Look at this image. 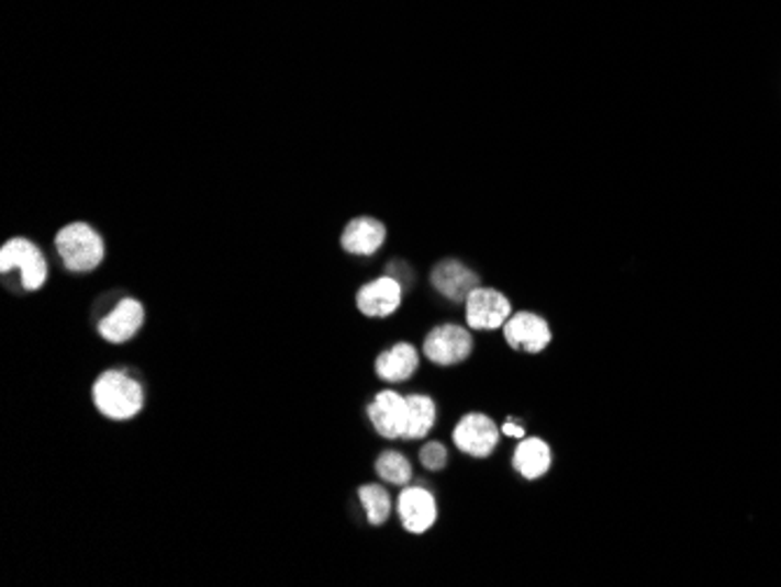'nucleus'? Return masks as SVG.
Listing matches in <instances>:
<instances>
[{
  "mask_svg": "<svg viewBox=\"0 0 781 587\" xmlns=\"http://www.w3.org/2000/svg\"><path fill=\"white\" fill-rule=\"evenodd\" d=\"M92 394L99 413L108 419H118V421L136 417L145 405L143 386L120 370L103 372V375L97 380Z\"/></svg>",
  "mask_w": 781,
  "mask_h": 587,
  "instance_id": "obj_1",
  "label": "nucleus"
},
{
  "mask_svg": "<svg viewBox=\"0 0 781 587\" xmlns=\"http://www.w3.org/2000/svg\"><path fill=\"white\" fill-rule=\"evenodd\" d=\"M387 241V227L381 221L360 216L354 218L342 235V248L352 256H372Z\"/></svg>",
  "mask_w": 781,
  "mask_h": 587,
  "instance_id": "obj_13",
  "label": "nucleus"
},
{
  "mask_svg": "<svg viewBox=\"0 0 781 587\" xmlns=\"http://www.w3.org/2000/svg\"><path fill=\"white\" fill-rule=\"evenodd\" d=\"M501 429L494 424V419H489L487 415L470 413L466 415L457 429H454V444L470 456L482 459L489 456L499 444Z\"/></svg>",
  "mask_w": 781,
  "mask_h": 587,
  "instance_id": "obj_6",
  "label": "nucleus"
},
{
  "mask_svg": "<svg viewBox=\"0 0 781 587\" xmlns=\"http://www.w3.org/2000/svg\"><path fill=\"white\" fill-rule=\"evenodd\" d=\"M143 318H145V312H143L141 302L126 297L103 318L101 326H99V332H101L103 340L113 342V345H122L126 340H132V337L141 330Z\"/></svg>",
  "mask_w": 781,
  "mask_h": 587,
  "instance_id": "obj_12",
  "label": "nucleus"
},
{
  "mask_svg": "<svg viewBox=\"0 0 781 587\" xmlns=\"http://www.w3.org/2000/svg\"><path fill=\"white\" fill-rule=\"evenodd\" d=\"M513 466L524 479H538L553 466L550 444L540 438H522L513 454Z\"/></svg>",
  "mask_w": 781,
  "mask_h": 587,
  "instance_id": "obj_15",
  "label": "nucleus"
},
{
  "mask_svg": "<svg viewBox=\"0 0 781 587\" xmlns=\"http://www.w3.org/2000/svg\"><path fill=\"white\" fill-rule=\"evenodd\" d=\"M377 475L389 485H408L412 477V464L401 452H384L377 459Z\"/></svg>",
  "mask_w": 781,
  "mask_h": 587,
  "instance_id": "obj_18",
  "label": "nucleus"
},
{
  "mask_svg": "<svg viewBox=\"0 0 781 587\" xmlns=\"http://www.w3.org/2000/svg\"><path fill=\"white\" fill-rule=\"evenodd\" d=\"M54 246H57V253L70 272H92L105 256L101 235L87 223H70L62 227Z\"/></svg>",
  "mask_w": 781,
  "mask_h": 587,
  "instance_id": "obj_2",
  "label": "nucleus"
},
{
  "mask_svg": "<svg viewBox=\"0 0 781 587\" xmlns=\"http://www.w3.org/2000/svg\"><path fill=\"white\" fill-rule=\"evenodd\" d=\"M403 302V283L395 276L387 274L366 283L356 295L358 309L370 318H384L391 316Z\"/></svg>",
  "mask_w": 781,
  "mask_h": 587,
  "instance_id": "obj_8",
  "label": "nucleus"
},
{
  "mask_svg": "<svg viewBox=\"0 0 781 587\" xmlns=\"http://www.w3.org/2000/svg\"><path fill=\"white\" fill-rule=\"evenodd\" d=\"M14 267L22 272V283L26 291L43 289V283L47 281V260L33 241L24 237L5 241L3 251H0V270L10 272Z\"/></svg>",
  "mask_w": 781,
  "mask_h": 587,
  "instance_id": "obj_3",
  "label": "nucleus"
},
{
  "mask_svg": "<svg viewBox=\"0 0 781 587\" xmlns=\"http://www.w3.org/2000/svg\"><path fill=\"white\" fill-rule=\"evenodd\" d=\"M433 424H435V403L422 394L408 396V426L403 438L420 440L433 429Z\"/></svg>",
  "mask_w": 781,
  "mask_h": 587,
  "instance_id": "obj_16",
  "label": "nucleus"
},
{
  "mask_svg": "<svg viewBox=\"0 0 781 587\" xmlns=\"http://www.w3.org/2000/svg\"><path fill=\"white\" fill-rule=\"evenodd\" d=\"M420 368V353L408 342H398L391 349L381 351L375 363L379 380L384 382H405Z\"/></svg>",
  "mask_w": 781,
  "mask_h": 587,
  "instance_id": "obj_14",
  "label": "nucleus"
},
{
  "mask_svg": "<svg viewBox=\"0 0 781 587\" xmlns=\"http://www.w3.org/2000/svg\"><path fill=\"white\" fill-rule=\"evenodd\" d=\"M501 433H505V436H511V438H524L526 436V431H524V426L522 424H515L513 419H507L503 426H501Z\"/></svg>",
  "mask_w": 781,
  "mask_h": 587,
  "instance_id": "obj_20",
  "label": "nucleus"
},
{
  "mask_svg": "<svg viewBox=\"0 0 781 587\" xmlns=\"http://www.w3.org/2000/svg\"><path fill=\"white\" fill-rule=\"evenodd\" d=\"M431 281L435 291L451 302H466V297L480 286V276L457 260H445L435 267Z\"/></svg>",
  "mask_w": 781,
  "mask_h": 587,
  "instance_id": "obj_11",
  "label": "nucleus"
},
{
  "mask_svg": "<svg viewBox=\"0 0 781 587\" xmlns=\"http://www.w3.org/2000/svg\"><path fill=\"white\" fill-rule=\"evenodd\" d=\"M420 459L428 471H443L447 466V450L440 442H426L420 452Z\"/></svg>",
  "mask_w": 781,
  "mask_h": 587,
  "instance_id": "obj_19",
  "label": "nucleus"
},
{
  "mask_svg": "<svg viewBox=\"0 0 781 587\" xmlns=\"http://www.w3.org/2000/svg\"><path fill=\"white\" fill-rule=\"evenodd\" d=\"M505 342L517 351L540 353L553 342V330L543 316L532 312H517L503 324Z\"/></svg>",
  "mask_w": 781,
  "mask_h": 587,
  "instance_id": "obj_7",
  "label": "nucleus"
},
{
  "mask_svg": "<svg viewBox=\"0 0 781 587\" xmlns=\"http://www.w3.org/2000/svg\"><path fill=\"white\" fill-rule=\"evenodd\" d=\"M398 512L410 533H426L438 520V506L424 487H408L398 499Z\"/></svg>",
  "mask_w": 781,
  "mask_h": 587,
  "instance_id": "obj_10",
  "label": "nucleus"
},
{
  "mask_svg": "<svg viewBox=\"0 0 781 587\" xmlns=\"http://www.w3.org/2000/svg\"><path fill=\"white\" fill-rule=\"evenodd\" d=\"M368 415L381 438H403L408 426V398L395 391H381L370 403Z\"/></svg>",
  "mask_w": 781,
  "mask_h": 587,
  "instance_id": "obj_9",
  "label": "nucleus"
},
{
  "mask_svg": "<svg viewBox=\"0 0 781 587\" xmlns=\"http://www.w3.org/2000/svg\"><path fill=\"white\" fill-rule=\"evenodd\" d=\"M511 300L501 291L478 286L466 297V321L476 330H497L511 318Z\"/></svg>",
  "mask_w": 781,
  "mask_h": 587,
  "instance_id": "obj_5",
  "label": "nucleus"
},
{
  "mask_svg": "<svg viewBox=\"0 0 781 587\" xmlns=\"http://www.w3.org/2000/svg\"><path fill=\"white\" fill-rule=\"evenodd\" d=\"M473 351V337L461 326L445 324L433 328L424 340L426 359L435 365H457L464 363Z\"/></svg>",
  "mask_w": 781,
  "mask_h": 587,
  "instance_id": "obj_4",
  "label": "nucleus"
},
{
  "mask_svg": "<svg viewBox=\"0 0 781 587\" xmlns=\"http://www.w3.org/2000/svg\"><path fill=\"white\" fill-rule=\"evenodd\" d=\"M360 504L366 508V518L370 524L379 527L389 520L391 515V494L381 485H362L358 489Z\"/></svg>",
  "mask_w": 781,
  "mask_h": 587,
  "instance_id": "obj_17",
  "label": "nucleus"
}]
</instances>
